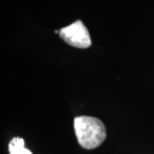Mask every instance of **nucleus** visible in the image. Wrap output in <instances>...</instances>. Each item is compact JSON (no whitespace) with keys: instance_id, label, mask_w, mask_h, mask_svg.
Wrapping results in <instances>:
<instances>
[{"instance_id":"f257e3e1","label":"nucleus","mask_w":154,"mask_h":154,"mask_svg":"<svg viewBox=\"0 0 154 154\" xmlns=\"http://www.w3.org/2000/svg\"><path fill=\"white\" fill-rule=\"evenodd\" d=\"M75 133L78 143L85 149L97 148L106 138V128L99 119L82 116L74 120Z\"/></svg>"},{"instance_id":"f03ea898","label":"nucleus","mask_w":154,"mask_h":154,"mask_svg":"<svg viewBox=\"0 0 154 154\" xmlns=\"http://www.w3.org/2000/svg\"><path fill=\"white\" fill-rule=\"evenodd\" d=\"M59 35L67 44L77 48H88L92 44L88 28L80 20L60 29Z\"/></svg>"},{"instance_id":"7ed1b4c3","label":"nucleus","mask_w":154,"mask_h":154,"mask_svg":"<svg viewBox=\"0 0 154 154\" xmlns=\"http://www.w3.org/2000/svg\"><path fill=\"white\" fill-rule=\"evenodd\" d=\"M10 154H33L28 149L25 148V141L22 138H13L9 143Z\"/></svg>"}]
</instances>
